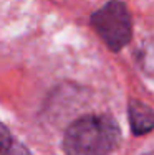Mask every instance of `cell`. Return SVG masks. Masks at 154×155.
<instances>
[{"label": "cell", "mask_w": 154, "mask_h": 155, "mask_svg": "<svg viewBox=\"0 0 154 155\" xmlns=\"http://www.w3.org/2000/svg\"><path fill=\"white\" fill-rule=\"evenodd\" d=\"M119 140V125L111 116H85L67 129L63 149L67 155H109Z\"/></svg>", "instance_id": "cell-1"}, {"label": "cell", "mask_w": 154, "mask_h": 155, "mask_svg": "<svg viewBox=\"0 0 154 155\" xmlns=\"http://www.w3.org/2000/svg\"><path fill=\"white\" fill-rule=\"evenodd\" d=\"M91 25L111 51H119L133 36V21L123 2L111 0L91 15Z\"/></svg>", "instance_id": "cell-2"}, {"label": "cell", "mask_w": 154, "mask_h": 155, "mask_svg": "<svg viewBox=\"0 0 154 155\" xmlns=\"http://www.w3.org/2000/svg\"><path fill=\"white\" fill-rule=\"evenodd\" d=\"M128 114H129V125L133 134L142 135L154 129V110L148 104L138 99H131L128 106Z\"/></svg>", "instance_id": "cell-3"}, {"label": "cell", "mask_w": 154, "mask_h": 155, "mask_svg": "<svg viewBox=\"0 0 154 155\" xmlns=\"http://www.w3.org/2000/svg\"><path fill=\"white\" fill-rule=\"evenodd\" d=\"M0 155H32L30 152H28V149L25 145H22V143L18 142H10L9 145L2 147L0 149Z\"/></svg>", "instance_id": "cell-4"}, {"label": "cell", "mask_w": 154, "mask_h": 155, "mask_svg": "<svg viewBox=\"0 0 154 155\" xmlns=\"http://www.w3.org/2000/svg\"><path fill=\"white\" fill-rule=\"evenodd\" d=\"M10 142H12V137H10L9 129L0 122V149H2V147H5V145H9Z\"/></svg>", "instance_id": "cell-5"}, {"label": "cell", "mask_w": 154, "mask_h": 155, "mask_svg": "<svg viewBox=\"0 0 154 155\" xmlns=\"http://www.w3.org/2000/svg\"><path fill=\"white\" fill-rule=\"evenodd\" d=\"M144 155H154V150H152V152H148V153H144Z\"/></svg>", "instance_id": "cell-6"}]
</instances>
